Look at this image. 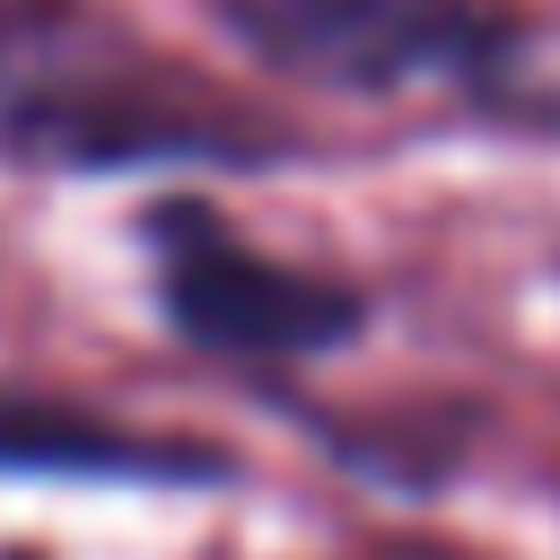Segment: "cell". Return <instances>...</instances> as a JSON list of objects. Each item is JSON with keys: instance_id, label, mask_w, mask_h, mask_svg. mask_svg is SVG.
<instances>
[{"instance_id": "obj_1", "label": "cell", "mask_w": 560, "mask_h": 560, "mask_svg": "<svg viewBox=\"0 0 560 560\" xmlns=\"http://www.w3.org/2000/svg\"><path fill=\"white\" fill-rule=\"evenodd\" d=\"M210 26L306 96H455L560 140V79L516 0H201Z\"/></svg>"}, {"instance_id": "obj_2", "label": "cell", "mask_w": 560, "mask_h": 560, "mask_svg": "<svg viewBox=\"0 0 560 560\" xmlns=\"http://www.w3.org/2000/svg\"><path fill=\"white\" fill-rule=\"evenodd\" d=\"M0 149L26 166H70V175H105V166H228V158H271L289 149V131L254 122L236 96L201 88L175 61L122 52L105 35H70L61 9L44 18L35 52L18 61V79L0 88Z\"/></svg>"}, {"instance_id": "obj_3", "label": "cell", "mask_w": 560, "mask_h": 560, "mask_svg": "<svg viewBox=\"0 0 560 560\" xmlns=\"http://www.w3.org/2000/svg\"><path fill=\"white\" fill-rule=\"evenodd\" d=\"M140 254H149V298L175 341L228 368H306L324 350H350L368 332V298L315 262L262 254L219 201L201 192H158L140 210Z\"/></svg>"}, {"instance_id": "obj_4", "label": "cell", "mask_w": 560, "mask_h": 560, "mask_svg": "<svg viewBox=\"0 0 560 560\" xmlns=\"http://www.w3.org/2000/svg\"><path fill=\"white\" fill-rule=\"evenodd\" d=\"M0 472L9 481H96V490H228L236 455L184 429H140L70 394L0 385Z\"/></svg>"}, {"instance_id": "obj_5", "label": "cell", "mask_w": 560, "mask_h": 560, "mask_svg": "<svg viewBox=\"0 0 560 560\" xmlns=\"http://www.w3.org/2000/svg\"><path fill=\"white\" fill-rule=\"evenodd\" d=\"M44 18H52V0H0V88H9V79H18V61L35 52Z\"/></svg>"}, {"instance_id": "obj_6", "label": "cell", "mask_w": 560, "mask_h": 560, "mask_svg": "<svg viewBox=\"0 0 560 560\" xmlns=\"http://www.w3.org/2000/svg\"><path fill=\"white\" fill-rule=\"evenodd\" d=\"M9 560H44V551H9Z\"/></svg>"}]
</instances>
